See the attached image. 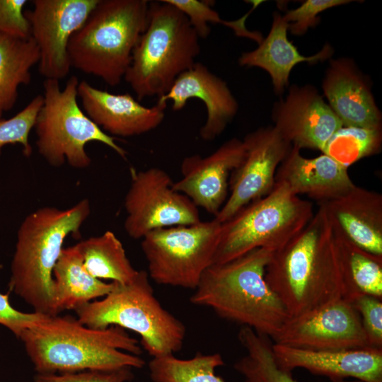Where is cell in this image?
<instances>
[{"mask_svg": "<svg viewBox=\"0 0 382 382\" xmlns=\"http://www.w3.org/2000/svg\"><path fill=\"white\" fill-rule=\"evenodd\" d=\"M272 120L273 127L291 145L322 152L332 134L343 126L311 85H292L286 98L275 104Z\"/></svg>", "mask_w": 382, "mask_h": 382, "instance_id": "obj_15", "label": "cell"}, {"mask_svg": "<svg viewBox=\"0 0 382 382\" xmlns=\"http://www.w3.org/2000/svg\"><path fill=\"white\" fill-rule=\"evenodd\" d=\"M77 319L93 329L117 326L141 337V344L152 357L174 354L183 345L184 324L165 309L154 296L146 271L138 270L127 284L115 282L101 300L74 309Z\"/></svg>", "mask_w": 382, "mask_h": 382, "instance_id": "obj_7", "label": "cell"}, {"mask_svg": "<svg viewBox=\"0 0 382 382\" xmlns=\"http://www.w3.org/2000/svg\"><path fill=\"white\" fill-rule=\"evenodd\" d=\"M224 364L219 353H197L188 359L168 354L153 357L149 369L154 382H224L215 373L216 369Z\"/></svg>", "mask_w": 382, "mask_h": 382, "instance_id": "obj_29", "label": "cell"}, {"mask_svg": "<svg viewBox=\"0 0 382 382\" xmlns=\"http://www.w3.org/2000/svg\"><path fill=\"white\" fill-rule=\"evenodd\" d=\"M54 316L106 296L115 282L105 283L86 269L75 245L63 248L52 272Z\"/></svg>", "mask_w": 382, "mask_h": 382, "instance_id": "obj_24", "label": "cell"}, {"mask_svg": "<svg viewBox=\"0 0 382 382\" xmlns=\"http://www.w3.org/2000/svg\"><path fill=\"white\" fill-rule=\"evenodd\" d=\"M26 0H0V34L29 38L30 25L23 8Z\"/></svg>", "mask_w": 382, "mask_h": 382, "instance_id": "obj_36", "label": "cell"}, {"mask_svg": "<svg viewBox=\"0 0 382 382\" xmlns=\"http://www.w3.org/2000/svg\"><path fill=\"white\" fill-rule=\"evenodd\" d=\"M90 212V202L84 199L66 209L39 208L21 224L9 287L35 312L54 316V267L66 238L79 232Z\"/></svg>", "mask_w": 382, "mask_h": 382, "instance_id": "obj_4", "label": "cell"}, {"mask_svg": "<svg viewBox=\"0 0 382 382\" xmlns=\"http://www.w3.org/2000/svg\"><path fill=\"white\" fill-rule=\"evenodd\" d=\"M131 367L111 371H86L83 372L37 374L34 382H127L133 378Z\"/></svg>", "mask_w": 382, "mask_h": 382, "instance_id": "obj_35", "label": "cell"}, {"mask_svg": "<svg viewBox=\"0 0 382 382\" xmlns=\"http://www.w3.org/2000/svg\"><path fill=\"white\" fill-rule=\"evenodd\" d=\"M173 184L169 174L159 168L132 170V183L125 200L127 216L124 224L131 238H143L155 229L201 221L197 207L175 191Z\"/></svg>", "mask_w": 382, "mask_h": 382, "instance_id": "obj_11", "label": "cell"}, {"mask_svg": "<svg viewBox=\"0 0 382 382\" xmlns=\"http://www.w3.org/2000/svg\"><path fill=\"white\" fill-rule=\"evenodd\" d=\"M381 141V129L343 125L328 140L323 154L347 168L364 157L378 154Z\"/></svg>", "mask_w": 382, "mask_h": 382, "instance_id": "obj_30", "label": "cell"}, {"mask_svg": "<svg viewBox=\"0 0 382 382\" xmlns=\"http://www.w3.org/2000/svg\"><path fill=\"white\" fill-rule=\"evenodd\" d=\"M274 180L285 183L294 195H306L318 203L341 197L355 186L347 168L324 154L305 158L295 145L277 168Z\"/></svg>", "mask_w": 382, "mask_h": 382, "instance_id": "obj_21", "label": "cell"}, {"mask_svg": "<svg viewBox=\"0 0 382 382\" xmlns=\"http://www.w3.org/2000/svg\"><path fill=\"white\" fill-rule=\"evenodd\" d=\"M289 23L279 13H274L270 31L258 47L243 52L238 58L241 66H256L269 73L277 94L284 92L289 84L292 69L299 63H316L329 59L333 50L328 44L317 54L306 57L301 55L296 46L287 38Z\"/></svg>", "mask_w": 382, "mask_h": 382, "instance_id": "obj_23", "label": "cell"}, {"mask_svg": "<svg viewBox=\"0 0 382 382\" xmlns=\"http://www.w3.org/2000/svg\"><path fill=\"white\" fill-rule=\"evenodd\" d=\"M238 339L245 349V354L235 363L234 369L245 382H298L291 371L282 369L277 364L268 336L243 326L238 333Z\"/></svg>", "mask_w": 382, "mask_h": 382, "instance_id": "obj_28", "label": "cell"}, {"mask_svg": "<svg viewBox=\"0 0 382 382\" xmlns=\"http://www.w3.org/2000/svg\"><path fill=\"white\" fill-rule=\"evenodd\" d=\"M183 12L199 38H207L211 31L209 23H222L232 28L236 35L250 38L260 43L263 37L258 32L248 30L245 21L249 12L243 18L234 21H225L211 8L209 3L198 0H164Z\"/></svg>", "mask_w": 382, "mask_h": 382, "instance_id": "obj_31", "label": "cell"}, {"mask_svg": "<svg viewBox=\"0 0 382 382\" xmlns=\"http://www.w3.org/2000/svg\"><path fill=\"white\" fill-rule=\"evenodd\" d=\"M42 102L43 96L37 95L12 117L8 120L0 118V154L1 149L6 145L20 144L26 156L31 154L29 134L34 127L35 118Z\"/></svg>", "mask_w": 382, "mask_h": 382, "instance_id": "obj_32", "label": "cell"}, {"mask_svg": "<svg viewBox=\"0 0 382 382\" xmlns=\"http://www.w3.org/2000/svg\"><path fill=\"white\" fill-rule=\"evenodd\" d=\"M191 98L201 100L206 107L207 119L199 130L204 141L219 136L238 110L237 100L226 83L199 62L179 75L169 91L158 100L171 101L173 110L178 111Z\"/></svg>", "mask_w": 382, "mask_h": 382, "instance_id": "obj_19", "label": "cell"}, {"mask_svg": "<svg viewBox=\"0 0 382 382\" xmlns=\"http://www.w3.org/2000/svg\"><path fill=\"white\" fill-rule=\"evenodd\" d=\"M349 2L347 0H307L298 8L288 11L283 17L289 23L288 30L292 34L300 35L308 28L318 24L320 18L317 16L320 12Z\"/></svg>", "mask_w": 382, "mask_h": 382, "instance_id": "obj_34", "label": "cell"}, {"mask_svg": "<svg viewBox=\"0 0 382 382\" xmlns=\"http://www.w3.org/2000/svg\"><path fill=\"white\" fill-rule=\"evenodd\" d=\"M38 374L142 368L138 341L117 326L88 328L71 316L47 315L18 337Z\"/></svg>", "mask_w": 382, "mask_h": 382, "instance_id": "obj_2", "label": "cell"}, {"mask_svg": "<svg viewBox=\"0 0 382 382\" xmlns=\"http://www.w3.org/2000/svg\"><path fill=\"white\" fill-rule=\"evenodd\" d=\"M330 216L349 287L346 300L358 294L382 299V256L354 243Z\"/></svg>", "mask_w": 382, "mask_h": 382, "instance_id": "obj_27", "label": "cell"}, {"mask_svg": "<svg viewBox=\"0 0 382 382\" xmlns=\"http://www.w3.org/2000/svg\"><path fill=\"white\" fill-rule=\"evenodd\" d=\"M47 316L35 311H20L11 306L8 293L0 292V324L9 329L17 337L26 329L41 322Z\"/></svg>", "mask_w": 382, "mask_h": 382, "instance_id": "obj_37", "label": "cell"}, {"mask_svg": "<svg viewBox=\"0 0 382 382\" xmlns=\"http://www.w3.org/2000/svg\"><path fill=\"white\" fill-rule=\"evenodd\" d=\"M306 226L273 253L265 279L290 317L314 311L349 296L347 278L323 203Z\"/></svg>", "mask_w": 382, "mask_h": 382, "instance_id": "obj_1", "label": "cell"}, {"mask_svg": "<svg viewBox=\"0 0 382 382\" xmlns=\"http://www.w3.org/2000/svg\"><path fill=\"white\" fill-rule=\"evenodd\" d=\"M322 203L354 243L367 252L382 256L381 193L355 185L342 196Z\"/></svg>", "mask_w": 382, "mask_h": 382, "instance_id": "obj_22", "label": "cell"}, {"mask_svg": "<svg viewBox=\"0 0 382 382\" xmlns=\"http://www.w3.org/2000/svg\"><path fill=\"white\" fill-rule=\"evenodd\" d=\"M39 59V50L31 37L0 34V118L15 105L19 86L30 83L31 69Z\"/></svg>", "mask_w": 382, "mask_h": 382, "instance_id": "obj_25", "label": "cell"}, {"mask_svg": "<svg viewBox=\"0 0 382 382\" xmlns=\"http://www.w3.org/2000/svg\"><path fill=\"white\" fill-rule=\"evenodd\" d=\"M75 246L87 271L98 279L127 284L138 272L127 257L122 243L110 231L81 241Z\"/></svg>", "mask_w": 382, "mask_h": 382, "instance_id": "obj_26", "label": "cell"}, {"mask_svg": "<svg viewBox=\"0 0 382 382\" xmlns=\"http://www.w3.org/2000/svg\"><path fill=\"white\" fill-rule=\"evenodd\" d=\"M280 368L292 371L304 369L332 382L352 378L361 382H382V349L371 347L315 351L272 344Z\"/></svg>", "mask_w": 382, "mask_h": 382, "instance_id": "obj_17", "label": "cell"}, {"mask_svg": "<svg viewBox=\"0 0 382 382\" xmlns=\"http://www.w3.org/2000/svg\"><path fill=\"white\" fill-rule=\"evenodd\" d=\"M77 93L86 115L108 134L140 135L156 128L165 117L166 102L158 100L145 107L128 93L114 94L85 80L79 81Z\"/></svg>", "mask_w": 382, "mask_h": 382, "instance_id": "obj_18", "label": "cell"}, {"mask_svg": "<svg viewBox=\"0 0 382 382\" xmlns=\"http://www.w3.org/2000/svg\"><path fill=\"white\" fill-rule=\"evenodd\" d=\"M199 40L179 9L164 0L149 1L146 26L124 77L137 100L166 94L178 76L195 64Z\"/></svg>", "mask_w": 382, "mask_h": 382, "instance_id": "obj_5", "label": "cell"}, {"mask_svg": "<svg viewBox=\"0 0 382 382\" xmlns=\"http://www.w3.org/2000/svg\"><path fill=\"white\" fill-rule=\"evenodd\" d=\"M347 301L360 316L369 347L382 349V299L358 294Z\"/></svg>", "mask_w": 382, "mask_h": 382, "instance_id": "obj_33", "label": "cell"}, {"mask_svg": "<svg viewBox=\"0 0 382 382\" xmlns=\"http://www.w3.org/2000/svg\"><path fill=\"white\" fill-rule=\"evenodd\" d=\"M149 4L147 0H98L69 40L71 66L109 86L118 85L146 26Z\"/></svg>", "mask_w": 382, "mask_h": 382, "instance_id": "obj_6", "label": "cell"}, {"mask_svg": "<svg viewBox=\"0 0 382 382\" xmlns=\"http://www.w3.org/2000/svg\"><path fill=\"white\" fill-rule=\"evenodd\" d=\"M221 223L215 218L155 229L141 241L149 276L156 283L195 289L214 261Z\"/></svg>", "mask_w": 382, "mask_h": 382, "instance_id": "obj_10", "label": "cell"}, {"mask_svg": "<svg viewBox=\"0 0 382 382\" xmlns=\"http://www.w3.org/2000/svg\"><path fill=\"white\" fill-rule=\"evenodd\" d=\"M98 0H33L24 12L39 52L38 70L45 79L59 81L71 66L68 45Z\"/></svg>", "mask_w": 382, "mask_h": 382, "instance_id": "obj_12", "label": "cell"}, {"mask_svg": "<svg viewBox=\"0 0 382 382\" xmlns=\"http://www.w3.org/2000/svg\"><path fill=\"white\" fill-rule=\"evenodd\" d=\"M272 254L257 248L229 262L212 265L202 274L190 302L272 337L290 317L265 279Z\"/></svg>", "mask_w": 382, "mask_h": 382, "instance_id": "obj_3", "label": "cell"}, {"mask_svg": "<svg viewBox=\"0 0 382 382\" xmlns=\"http://www.w3.org/2000/svg\"><path fill=\"white\" fill-rule=\"evenodd\" d=\"M79 83L78 78L71 76L62 89L59 81L45 80L43 102L33 127L40 154L53 166H60L66 161L74 168H86L91 158L85 146L89 142L98 141L125 158V150L79 105Z\"/></svg>", "mask_w": 382, "mask_h": 382, "instance_id": "obj_9", "label": "cell"}, {"mask_svg": "<svg viewBox=\"0 0 382 382\" xmlns=\"http://www.w3.org/2000/svg\"><path fill=\"white\" fill-rule=\"evenodd\" d=\"M271 339L276 344L315 351L369 347L358 312L345 299L289 317Z\"/></svg>", "mask_w": 382, "mask_h": 382, "instance_id": "obj_13", "label": "cell"}, {"mask_svg": "<svg viewBox=\"0 0 382 382\" xmlns=\"http://www.w3.org/2000/svg\"><path fill=\"white\" fill-rule=\"evenodd\" d=\"M314 214L312 202L294 195L285 183L275 182L267 195L221 223L213 264L229 262L257 248L274 253L297 236Z\"/></svg>", "mask_w": 382, "mask_h": 382, "instance_id": "obj_8", "label": "cell"}, {"mask_svg": "<svg viewBox=\"0 0 382 382\" xmlns=\"http://www.w3.org/2000/svg\"><path fill=\"white\" fill-rule=\"evenodd\" d=\"M243 142L245 154L230 175V195L214 217L220 223L272 190L277 168L292 146L273 126L247 134Z\"/></svg>", "mask_w": 382, "mask_h": 382, "instance_id": "obj_14", "label": "cell"}, {"mask_svg": "<svg viewBox=\"0 0 382 382\" xmlns=\"http://www.w3.org/2000/svg\"><path fill=\"white\" fill-rule=\"evenodd\" d=\"M245 154L243 140L232 138L209 156H186L181 163L182 178L173 188L215 217L227 199L230 175Z\"/></svg>", "mask_w": 382, "mask_h": 382, "instance_id": "obj_16", "label": "cell"}, {"mask_svg": "<svg viewBox=\"0 0 382 382\" xmlns=\"http://www.w3.org/2000/svg\"><path fill=\"white\" fill-rule=\"evenodd\" d=\"M322 87L344 126L381 129V113L368 81L352 60H330Z\"/></svg>", "mask_w": 382, "mask_h": 382, "instance_id": "obj_20", "label": "cell"}]
</instances>
